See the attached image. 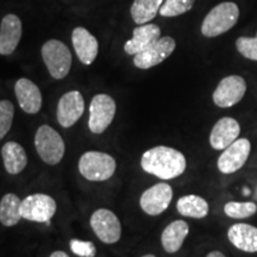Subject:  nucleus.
I'll use <instances>...</instances> for the list:
<instances>
[{
    "instance_id": "obj_14",
    "label": "nucleus",
    "mask_w": 257,
    "mask_h": 257,
    "mask_svg": "<svg viewBox=\"0 0 257 257\" xmlns=\"http://www.w3.org/2000/svg\"><path fill=\"white\" fill-rule=\"evenodd\" d=\"M240 125L232 117H224L214 124L210 134V144L214 150H224L238 140Z\"/></svg>"
},
{
    "instance_id": "obj_22",
    "label": "nucleus",
    "mask_w": 257,
    "mask_h": 257,
    "mask_svg": "<svg viewBox=\"0 0 257 257\" xmlns=\"http://www.w3.org/2000/svg\"><path fill=\"white\" fill-rule=\"evenodd\" d=\"M176 210L184 217L202 219L210 212V206L204 198L195 194H189L179 199L176 202Z\"/></svg>"
},
{
    "instance_id": "obj_8",
    "label": "nucleus",
    "mask_w": 257,
    "mask_h": 257,
    "mask_svg": "<svg viewBox=\"0 0 257 257\" xmlns=\"http://www.w3.org/2000/svg\"><path fill=\"white\" fill-rule=\"evenodd\" d=\"M251 152V143L246 138H238L223 150L217 161L221 174H233L245 165Z\"/></svg>"
},
{
    "instance_id": "obj_28",
    "label": "nucleus",
    "mask_w": 257,
    "mask_h": 257,
    "mask_svg": "<svg viewBox=\"0 0 257 257\" xmlns=\"http://www.w3.org/2000/svg\"><path fill=\"white\" fill-rule=\"evenodd\" d=\"M236 48L245 59L257 61V36L237 38Z\"/></svg>"
},
{
    "instance_id": "obj_27",
    "label": "nucleus",
    "mask_w": 257,
    "mask_h": 257,
    "mask_svg": "<svg viewBox=\"0 0 257 257\" xmlns=\"http://www.w3.org/2000/svg\"><path fill=\"white\" fill-rule=\"evenodd\" d=\"M15 117V106L10 100H0V141L4 138L10 128Z\"/></svg>"
},
{
    "instance_id": "obj_29",
    "label": "nucleus",
    "mask_w": 257,
    "mask_h": 257,
    "mask_svg": "<svg viewBox=\"0 0 257 257\" xmlns=\"http://www.w3.org/2000/svg\"><path fill=\"white\" fill-rule=\"evenodd\" d=\"M70 249L75 253L76 256L80 257H94L96 253V248L92 242L80 239H72L69 243Z\"/></svg>"
},
{
    "instance_id": "obj_30",
    "label": "nucleus",
    "mask_w": 257,
    "mask_h": 257,
    "mask_svg": "<svg viewBox=\"0 0 257 257\" xmlns=\"http://www.w3.org/2000/svg\"><path fill=\"white\" fill-rule=\"evenodd\" d=\"M206 257H226L223 252L218 251V250H214V251H211Z\"/></svg>"
},
{
    "instance_id": "obj_7",
    "label": "nucleus",
    "mask_w": 257,
    "mask_h": 257,
    "mask_svg": "<svg viewBox=\"0 0 257 257\" xmlns=\"http://www.w3.org/2000/svg\"><path fill=\"white\" fill-rule=\"evenodd\" d=\"M56 213V201L48 194L28 195L21 204L22 218L36 223H48Z\"/></svg>"
},
{
    "instance_id": "obj_33",
    "label": "nucleus",
    "mask_w": 257,
    "mask_h": 257,
    "mask_svg": "<svg viewBox=\"0 0 257 257\" xmlns=\"http://www.w3.org/2000/svg\"><path fill=\"white\" fill-rule=\"evenodd\" d=\"M256 36H257V35H256Z\"/></svg>"
},
{
    "instance_id": "obj_4",
    "label": "nucleus",
    "mask_w": 257,
    "mask_h": 257,
    "mask_svg": "<svg viewBox=\"0 0 257 257\" xmlns=\"http://www.w3.org/2000/svg\"><path fill=\"white\" fill-rule=\"evenodd\" d=\"M35 147L42 161L50 166L57 165L63 159L66 152L63 138L49 125L38 127L35 136Z\"/></svg>"
},
{
    "instance_id": "obj_21",
    "label": "nucleus",
    "mask_w": 257,
    "mask_h": 257,
    "mask_svg": "<svg viewBox=\"0 0 257 257\" xmlns=\"http://www.w3.org/2000/svg\"><path fill=\"white\" fill-rule=\"evenodd\" d=\"M2 157L6 172L11 175H17L22 173L28 165L27 153L19 143H5L2 148Z\"/></svg>"
},
{
    "instance_id": "obj_1",
    "label": "nucleus",
    "mask_w": 257,
    "mask_h": 257,
    "mask_svg": "<svg viewBox=\"0 0 257 257\" xmlns=\"http://www.w3.org/2000/svg\"><path fill=\"white\" fill-rule=\"evenodd\" d=\"M141 166L148 174L161 180H172L184 174L187 161L184 154L174 148L159 146L143 154Z\"/></svg>"
},
{
    "instance_id": "obj_15",
    "label": "nucleus",
    "mask_w": 257,
    "mask_h": 257,
    "mask_svg": "<svg viewBox=\"0 0 257 257\" xmlns=\"http://www.w3.org/2000/svg\"><path fill=\"white\" fill-rule=\"evenodd\" d=\"M22 22L16 15H6L0 24V55H11L22 38Z\"/></svg>"
},
{
    "instance_id": "obj_3",
    "label": "nucleus",
    "mask_w": 257,
    "mask_h": 257,
    "mask_svg": "<svg viewBox=\"0 0 257 257\" xmlns=\"http://www.w3.org/2000/svg\"><path fill=\"white\" fill-rule=\"evenodd\" d=\"M115 168V160L106 153L87 152L79 160L80 174L88 181H106L113 176Z\"/></svg>"
},
{
    "instance_id": "obj_11",
    "label": "nucleus",
    "mask_w": 257,
    "mask_h": 257,
    "mask_svg": "<svg viewBox=\"0 0 257 257\" xmlns=\"http://www.w3.org/2000/svg\"><path fill=\"white\" fill-rule=\"evenodd\" d=\"M175 47L176 43L174 38L169 36L161 37L159 41H156L148 49L141 51V53L135 55V66L140 69L153 68V67L157 66V64L162 63L166 59H168L173 54V51L175 50Z\"/></svg>"
},
{
    "instance_id": "obj_25",
    "label": "nucleus",
    "mask_w": 257,
    "mask_h": 257,
    "mask_svg": "<svg viewBox=\"0 0 257 257\" xmlns=\"http://www.w3.org/2000/svg\"><path fill=\"white\" fill-rule=\"evenodd\" d=\"M224 212L233 219H245L257 212V205L252 201H229L225 204Z\"/></svg>"
},
{
    "instance_id": "obj_17",
    "label": "nucleus",
    "mask_w": 257,
    "mask_h": 257,
    "mask_svg": "<svg viewBox=\"0 0 257 257\" xmlns=\"http://www.w3.org/2000/svg\"><path fill=\"white\" fill-rule=\"evenodd\" d=\"M15 93L18 104L24 112L36 114L42 107V94L40 88L31 80L22 78L15 85Z\"/></svg>"
},
{
    "instance_id": "obj_26",
    "label": "nucleus",
    "mask_w": 257,
    "mask_h": 257,
    "mask_svg": "<svg viewBox=\"0 0 257 257\" xmlns=\"http://www.w3.org/2000/svg\"><path fill=\"white\" fill-rule=\"evenodd\" d=\"M195 0H165L160 9L163 17H176L184 15L193 8Z\"/></svg>"
},
{
    "instance_id": "obj_18",
    "label": "nucleus",
    "mask_w": 257,
    "mask_h": 257,
    "mask_svg": "<svg viewBox=\"0 0 257 257\" xmlns=\"http://www.w3.org/2000/svg\"><path fill=\"white\" fill-rule=\"evenodd\" d=\"M161 38V29L156 24H143L134 30L133 38L124 46L125 53L128 55H136L153 46Z\"/></svg>"
},
{
    "instance_id": "obj_32",
    "label": "nucleus",
    "mask_w": 257,
    "mask_h": 257,
    "mask_svg": "<svg viewBox=\"0 0 257 257\" xmlns=\"http://www.w3.org/2000/svg\"><path fill=\"white\" fill-rule=\"evenodd\" d=\"M142 257H156L155 255H152V253H147V255H144Z\"/></svg>"
},
{
    "instance_id": "obj_23",
    "label": "nucleus",
    "mask_w": 257,
    "mask_h": 257,
    "mask_svg": "<svg viewBox=\"0 0 257 257\" xmlns=\"http://www.w3.org/2000/svg\"><path fill=\"white\" fill-rule=\"evenodd\" d=\"M22 200L14 193H8L0 200V223L4 226H15L22 219Z\"/></svg>"
},
{
    "instance_id": "obj_2",
    "label": "nucleus",
    "mask_w": 257,
    "mask_h": 257,
    "mask_svg": "<svg viewBox=\"0 0 257 257\" xmlns=\"http://www.w3.org/2000/svg\"><path fill=\"white\" fill-rule=\"evenodd\" d=\"M239 9L232 2H225L214 6L201 24V34L205 37H217L227 32L237 24Z\"/></svg>"
},
{
    "instance_id": "obj_12",
    "label": "nucleus",
    "mask_w": 257,
    "mask_h": 257,
    "mask_svg": "<svg viewBox=\"0 0 257 257\" xmlns=\"http://www.w3.org/2000/svg\"><path fill=\"white\" fill-rule=\"evenodd\" d=\"M172 199L173 188L166 182H161L143 193L140 199V205L149 216H159L168 208Z\"/></svg>"
},
{
    "instance_id": "obj_31",
    "label": "nucleus",
    "mask_w": 257,
    "mask_h": 257,
    "mask_svg": "<svg viewBox=\"0 0 257 257\" xmlns=\"http://www.w3.org/2000/svg\"><path fill=\"white\" fill-rule=\"evenodd\" d=\"M49 257H69L64 251H54Z\"/></svg>"
},
{
    "instance_id": "obj_16",
    "label": "nucleus",
    "mask_w": 257,
    "mask_h": 257,
    "mask_svg": "<svg viewBox=\"0 0 257 257\" xmlns=\"http://www.w3.org/2000/svg\"><path fill=\"white\" fill-rule=\"evenodd\" d=\"M74 50L83 64L89 66L98 56L99 43L96 38L85 28L74 29L72 34Z\"/></svg>"
},
{
    "instance_id": "obj_9",
    "label": "nucleus",
    "mask_w": 257,
    "mask_h": 257,
    "mask_svg": "<svg viewBox=\"0 0 257 257\" xmlns=\"http://www.w3.org/2000/svg\"><path fill=\"white\" fill-rule=\"evenodd\" d=\"M91 226L95 236L105 244H114L120 239L121 225L113 212L99 208L91 217Z\"/></svg>"
},
{
    "instance_id": "obj_19",
    "label": "nucleus",
    "mask_w": 257,
    "mask_h": 257,
    "mask_svg": "<svg viewBox=\"0 0 257 257\" xmlns=\"http://www.w3.org/2000/svg\"><path fill=\"white\" fill-rule=\"evenodd\" d=\"M227 238L240 251L257 252V227L250 224L237 223L227 230Z\"/></svg>"
},
{
    "instance_id": "obj_6",
    "label": "nucleus",
    "mask_w": 257,
    "mask_h": 257,
    "mask_svg": "<svg viewBox=\"0 0 257 257\" xmlns=\"http://www.w3.org/2000/svg\"><path fill=\"white\" fill-rule=\"evenodd\" d=\"M115 101L107 94H96L93 96L89 105L88 127L91 133L100 135L110 126L115 115Z\"/></svg>"
},
{
    "instance_id": "obj_5",
    "label": "nucleus",
    "mask_w": 257,
    "mask_h": 257,
    "mask_svg": "<svg viewBox=\"0 0 257 257\" xmlns=\"http://www.w3.org/2000/svg\"><path fill=\"white\" fill-rule=\"evenodd\" d=\"M42 57L54 79L61 80L68 75L72 67V54L62 42L57 40L46 42L42 47Z\"/></svg>"
},
{
    "instance_id": "obj_13",
    "label": "nucleus",
    "mask_w": 257,
    "mask_h": 257,
    "mask_svg": "<svg viewBox=\"0 0 257 257\" xmlns=\"http://www.w3.org/2000/svg\"><path fill=\"white\" fill-rule=\"evenodd\" d=\"M85 111V100L79 91H70L61 96L57 104V121L61 126L70 127L76 123Z\"/></svg>"
},
{
    "instance_id": "obj_20",
    "label": "nucleus",
    "mask_w": 257,
    "mask_h": 257,
    "mask_svg": "<svg viewBox=\"0 0 257 257\" xmlns=\"http://www.w3.org/2000/svg\"><path fill=\"white\" fill-rule=\"evenodd\" d=\"M189 233V226L185 220H174L163 230L161 243L168 253H175L181 249L186 237Z\"/></svg>"
},
{
    "instance_id": "obj_24",
    "label": "nucleus",
    "mask_w": 257,
    "mask_h": 257,
    "mask_svg": "<svg viewBox=\"0 0 257 257\" xmlns=\"http://www.w3.org/2000/svg\"><path fill=\"white\" fill-rule=\"evenodd\" d=\"M165 0H135L131 6V16L134 22L138 25L149 23L160 12Z\"/></svg>"
},
{
    "instance_id": "obj_10",
    "label": "nucleus",
    "mask_w": 257,
    "mask_h": 257,
    "mask_svg": "<svg viewBox=\"0 0 257 257\" xmlns=\"http://www.w3.org/2000/svg\"><path fill=\"white\" fill-rule=\"evenodd\" d=\"M246 92V82L242 76L230 75L224 78L214 89L213 102L218 107L227 108L238 104Z\"/></svg>"
}]
</instances>
